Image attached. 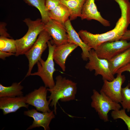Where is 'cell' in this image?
Returning <instances> with one entry per match:
<instances>
[{"instance_id":"obj_1","label":"cell","mask_w":130,"mask_h":130,"mask_svg":"<svg viewBox=\"0 0 130 130\" xmlns=\"http://www.w3.org/2000/svg\"><path fill=\"white\" fill-rule=\"evenodd\" d=\"M121 10L120 17L113 29L102 34H93L87 30L83 33L82 38L91 49L95 50L101 44L120 40L130 24V2L128 0H117Z\"/></svg>"},{"instance_id":"obj_2","label":"cell","mask_w":130,"mask_h":130,"mask_svg":"<svg viewBox=\"0 0 130 130\" xmlns=\"http://www.w3.org/2000/svg\"><path fill=\"white\" fill-rule=\"evenodd\" d=\"M55 79L54 86L47 90L50 93L48 97L50 106L54 107L53 111L56 115L57 105L59 100L66 102L75 100L77 87L76 83L60 75L57 76Z\"/></svg>"},{"instance_id":"obj_3","label":"cell","mask_w":130,"mask_h":130,"mask_svg":"<svg viewBox=\"0 0 130 130\" xmlns=\"http://www.w3.org/2000/svg\"><path fill=\"white\" fill-rule=\"evenodd\" d=\"M23 21L27 26L28 30L23 37L15 40L16 56L25 55L34 45L40 33L44 29L45 24L41 19L33 20L29 18H26Z\"/></svg>"},{"instance_id":"obj_4","label":"cell","mask_w":130,"mask_h":130,"mask_svg":"<svg viewBox=\"0 0 130 130\" xmlns=\"http://www.w3.org/2000/svg\"><path fill=\"white\" fill-rule=\"evenodd\" d=\"M48 54L46 61L41 58L37 62V71L31 73L30 75L37 76L41 79L45 86L48 88H52L54 86L55 83L53 75L56 70L53 57V53L56 45L49 41L47 42Z\"/></svg>"},{"instance_id":"obj_5","label":"cell","mask_w":130,"mask_h":130,"mask_svg":"<svg viewBox=\"0 0 130 130\" xmlns=\"http://www.w3.org/2000/svg\"><path fill=\"white\" fill-rule=\"evenodd\" d=\"M93 92L91 96V107L94 109L101 119L104 122L108 121V114L109 111L119 110L121 106L101 91L99 93L93 89Z\"/></svg>"},{"instance_id":"obj_6","label":"cell","mask_w":130,"mask_h":130,"mask_svg":"<svg viewBox=\"0 0 130 130\" xmlns=\"http://www.w3.org/2000/svg\"><path fill=\"white\" fill-rule=\"evenodd\" d=\"M52 39L44 29L39 34L32 46L25 54L29 62L28 69L25 77L30 75L33 66L41 58L42 54L48 47L47 42Z\"/></svg>"},{"instance_id":"obj_7","label":"cell","mask_w":130,"mask_h":130,"mask_svg":"<svg viewBox=\"0 0 130 130\" xmlns=\"http://www.w3.org/2000/svg\"><path fill=\"white\" fill-rule=\"evenodd\" d=\"M88 62L85 65V68L90 71H95V75H100L103 80L111 81L115 78L111 71L108 60L101 58L97 56L95 50L91 49L89 52Z\"/></svg>"},{"instance_id":"obj_8","label":"cell","mask_w":130,"mask_h":130,"mask_svg":"<svg viewBox=\"0 0 130 130\" xmlns=\"http://www.w3.org/2000/svg\"><path fill=\"white\" fill-rule=\"evenodd\" d=\"M130 48V42L120 40L103 43L95 50L98 57L109 60Z\"/></svg>"},{"instance_id":"obj_9","label":"cell","mask_w":130,"mask_h":130,"mask_svg":"<svg viewBox=\"0 0 130 130\" xmlns=\"http://www.w3.org/2000/svg\"><path fill=\"white\" fill-rule=\"evenodd\" d=\"M47 88L43 86L35 89L25 96L26 103L35 107L38 111L50 112V103L47 100Z\"/></svg>"},{"instance_id":"obj_10","label":"cell","mask_w":130,"mask_h":130,"mask_svg":"<svg viewBox=\"0 0 130 130\" xmlns=\"http://www.w3.org/2000/svg\"><path fill=\"white\" fill-rule=\"evenodd\" d=\"M125 80V77L122 73L117 74L112 81L103 80V84L100 91L104 93L113 101L117 103L122 101V86Z\"/></svg>"},{"instance_id":"obj_11","label":"cell","mask_w":130,"mask_h":130,"mask_svg":"<svg viewBox=\"0 0 130 130\" xmlns=\"http://www.w3.org/2000/svg\"><path fill=\"white\" fill-rule=\"evenodd\" d=\"M44 29L52 38L51 43L56 46L68 42L65 25L50 19L45 24Z\"/></svg>"},{"instance_id":"obj_12","label":"cell","mask_w":130,"mask_h":130,"mask_svg":"<svg viewBox=\"0 0 130 130\" xmlns=\"http://www.w3.org/2000/svg\"><path fill=\"white\" fill-rule=\"evenodd\" d=\"M34 109L24 111V114L32 118L33 120L32 124L26 130L40 127H43L45 130H49V124L52 120L55 118L53 111L50 112L40 113Z\"/></svg>"},{"instance_id":"obj_13","label":"cell","mask_w":130,"mask_h":130,"mask_svg":"<svg viewBox=\"0 0 130 130\" xmlns=\"http://www.w3.org/2000/svg\"><path fill=\"white\" fill-rule=\"evenodd\" d=\"M29 106L26 103L25 97L23 96L0 98V109L4 115L15 112L21 107L28 109Z\"/></svg>"},{"instance_id":"obj_14","label":"cell","mask_w":130,"mask_h":130,"mask_svg":"<svg viewBox=\"0 0 130 130\" xmlns=\"http://www.w3.org/2000/svg\"><path fill=\"white\" fill-rule=\"evenodd\" d=\"M80 18L82 20H97L105 26L110 25V22L103 18L98 11L95 0H86L83 7Z\"/></svg>"},{"instance_id":"obj_15","label":"cell","mask_w":130,"mask_h":130,"mask_svg":"<svg viewBox=\"0 0 130 130\" xmlns=\"http://www.w3.org/2000/svg\"><path fill=\"white\" fill-rule=\"evenodd\" d=\"M78 46L74 44L68 42L55 47L53 53V59L63 71H65L67 57Z\"/></svg>"},{"instance_id":"obj_16","label":"cell","mask_w":130,"mask_h":130,"mask_svg":"<svg viewBox=\"0 0 130 130\" xmlns=\"http://www.w3.org/2000/svg\"><path fill=\"white\" fill-rule=\"evenodd\" d=\"M69 19L65 23L67 34L68 42L73 43L79 46L82 50L81 58L84 61L88 59L90 51L91 49L86 44L80 37L72 26Z\"/></svg>"},{"instance_id":"obj_17","label":"cell","mask_w":130,"mask_h":130,"mask_svg":"<svg viewBox=\"0 0 130 130\" xmlns=\"http://www.w3.org/2000/svg\"><path fill=\"white\" fill-rule=\"evenodd\" d=\"M108 61L110 70L114 75L119 69L130 62V48Z\"/></svg>"},{"instance_id":"obj_18","label":"cell","mask_w":130,"mask_h":130,"mask_svg":"<svg viewBox=\"0 0 130 130\" xmlns=\"http://www.w3.org/2000/svg\"><path fill=\"white\" fill-rule=\"evenodd\" d=\"M86 0H60L61 4L66 6L70 13L69 19L73 20L81 17L83 7Z\"/></svg>"},{"instance_id":"obj_19","label":"cell","mask_w":130,"mask_h":130,"mask_svg":"<svg viewBox=\"0 0 130 130\" xmlns=\"http://www.w3.org/2000/svg\"><path fill=\"white\" fill-rule=\"evenodd\" d=\"M49 13L50 18L64 25L69 19L70 13L69 9L60 3L54 9L49 11Z\"/></svg>"},{"instance_id":"obj_20","label":"cell","mask_w":130,"mask_h":130,"mask_svg":"<svg viewBox=\"0 0 130 130\" xmlns=\"http://www.w3.org/2000/svg\"><path fill=\"white\" fill-rule=\"evenodd\" d=\"M21 81L13 83L10 86H6L0 84V98L14 97L23 96L22 90L23 87L21 84Z\"/></svg>"},{"instance_id":"obj_21","label":"cell","mask_w":130,"mask_h":130,"mask_svg":"<svg viewBox=\"0 0 130 130\" xmlns=\"http://www.w3.org/2000/svg\"><path fill=\"white\" fill-rule=\"evenodd\" d=\"M28 5L34 7L39 11L42 21L45 24L50 18L49 12L46 9L45 0H23Z\"/></svg>"},{"instance_id":"obj_22","label":"cell","mask_w":130,"mask_h":130,"mask_svg":"<svg viewBox=\"0 0 130 130\" xmlns=\"http://www.w3.org/2000/svg\"><path fill=\"white\" fill-rule=\"evenodd\" d=\"M0 51L15 54L16 52L15 40L0 36Z\"/></svg>"},{"instance_id":"obj_23","label":"cell","mask_w":130,"mask_h":130,"mask_svg":"<svg viewBox=\"0 0 130 130\" xmlns=\"http://www.w3.org/2000/svg\"><path fill=\"white\" fill-rule=\"evenodd\" d=\"M130 84L129 83L121 91L122 101L120 103L123 109L128 112L130 111Z\"/></svg>"},{"instance_id":"obj_24","label":"cell","mask_w":130,"mask_h":130,"mask_svg":"<svg viewBox=\"0 0 130 130\" xmlns=\"http://www.w3.org/2000/svg\"><path fill=\"white\" fill-rule=\"evenodd\" d=\"M111 116L114 120L120 119L123 120L127 125L128 129L130 130V117L126 114L125 110L123 109L116 110H112Z\"/></svg>"},{"instance_id":"obj_25","label":"cell","mask_w":130,"mask_h":130,"mask_svg":"<svg viewBox=\"0 0 130 130\" xmlns=\"http://www.w3.org/2000/svg\"><path fill=\"white\" fill-rule=\"evenodd\" d=\"M46 10L49 12L55 8L60 3V0H45Z\"/></svg>"},{"instance_id":"obj_26","label":"cell","mask_w":130,"mask_h":130,"mask_svg":"<svg viewBox=\"0 0 130 130\" xmlns=\"http://www.w3.org/2000/svg\"><path fill=\"white\" fill-rule=\"evenodd\" d=\"M6 24L5 22H0V34L1 36H4L8 38L11 37L7 32L6 26Z\"/></svg>"},{"instance_id":"obj_27","label":"cell","mask_w":130,"mask_h":130,"mask_svg":"<svg viewBox=\"0 0 130 130\" xmlns=\"http://www.w3.org/2000/svg\"><path fill=\"white\" fill-rule=\"evenodd\" d=\"M125 71L128 72L130 73V62L125 66L119 69L117 71L116 74L122 73Z\"/></svg>"},{"instance_id":"obj_28","label":"cell","mask_w":130,"mask_h":130,"mask_svg":"<svg viewBox=\"0 0 130 130\" xmlns=\"http://www.w3.org/2000/svg\"><path fill=\"white\" fill-rule=\"evenodd\" d=\"M15 55L14 53L0 51V58L2 59H5L7 57Z\"/></svg>"},{"instance_id":"obj_29","label":"cell","mask_w":130,"mask_h":130,"mask_svg":"<svg viewBox=\"0 0 130 130\" xmlns=\"http://www.w3.org/2000/svg\"><path fill=\"white\" fill-rule=\"evenodd\" d=\"M130 39V30H127L122 36L120 40H126Z\"/></svg>"}]
</instances>
